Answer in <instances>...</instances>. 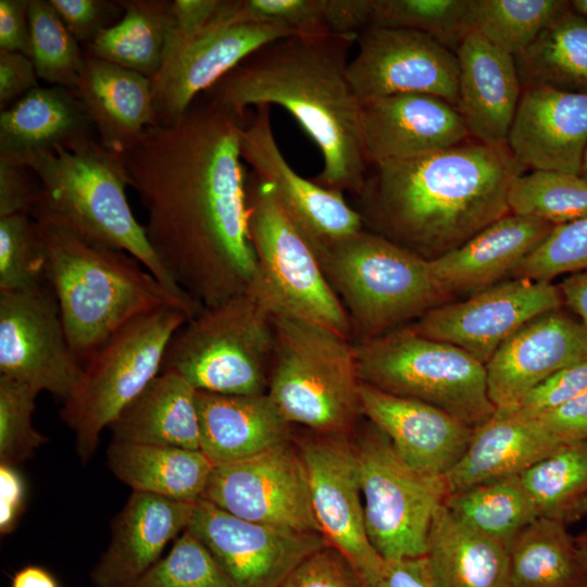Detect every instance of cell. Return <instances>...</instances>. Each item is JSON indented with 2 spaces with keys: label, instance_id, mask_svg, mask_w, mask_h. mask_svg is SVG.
<instances>
[{
  "label": "cell",
  "instance_id": "cell-12",
  "mask_svg": "<svg viewBox=\"0 0 587 587\" xmlns=\"http://www.w3.org/2000/svg\"><path fill=\"white\" fill-rule=\"evenodd\" d=\"M353 445L372 547L384 561L424 557L433 519L449 494L444 476L412 467L369 421Z\"/></svg>",
  "mask_w": 587,
  "mask_h": 587
},
{
  "label": "cell",
  "instance_id": "cell-41",
  "mask_svg": "<svg viewBox=\"0 0 587 587\" xmlns=\"http://www.w3.org/2000/svg\"><path fill=\"white\" fill-rule=\"evenodd\" d=\"M570 7L564 0H474L473 32L516 57Z\"/></svg>",
  "mask_w": 587,
  "mask_h": 587
},
{
  "label": "cell",
  "instance_id": "cell-56",
  "mask_svg": "<svg viewBox=\"0 0 587 587\" xmlns=\"http://www.w3.org/2000/svg\"><path fill=\"white\" fill-rule=\"evenodd\" d=\"M374 0H324L327 28L335 35H359L372 26Z\"/></svg>",
  "mask_w": 587,
  "mask_h": 587
},
{
  "label": "cell",
  "instance_id": "cell-43",
  "mask_svg": "<svg viewBox=\"0 0 587 587\" xmlns=\"http://www.w3.org/2000/svg\"><path fill=\"white\" fill-rule=\"evenodd\" d=\"M474 0H374L372 26L433 37L453 52L473 32Z\"/></svg>",
  "mask_w": 587,
  "mask_h": 587
},
{
  "label": "cell",
  "instance_id": "cell-32",
  "mask_svg": "<svg viewBox=\"0 0 587 587\" xmlns=\"http://www.w3.org/2000/svg\"><path fill=\"white\" fill-rule=\"evenodd\" d=\"M109 428L116 441L200 450L197 390L174 373H160Z\"/></svg>",
  "mask_w": 587,
  "mask_h": 587
},
{
  "label": "cell",
  "instance_id": "cell-46",
  "mask_svg": "<svg viewBox=\"0 0 587 587\" xmlns=\"http://www.w3.org/2000/svg\"><path fill=\"white\" fill-rule=\"evenodd\" d=\"M39 391L0 375V463L16 465L30 459L48 438L33 424Z\"/></svg>",
  "mask_w": 587,
  "mask_h": 587
},
{
  "label": "cell",
  "instance_id": "cell-35",
  "mask_svg": "<svg viewBox=\"0 0 587 587\" xmlns=\"http://www.w3.org/2000/svg\"><path fill=\"white\" fill-rule=\"evenodd\" d=\"M514 59L523 89L587 92V18L570 7Z\"/></svg>",
  "mask_w": 587,
  "mask_h": 587
},
{
  "label": "cell",
  "instance_id": "cell-30",
  "mask_svg": "<svg viewBox=\"0 0 587 587\" xmlns=\"http://www.w3.org/2000/svg\"><path fill=\"white\" fill-rule=\"evenodd\" d=\"M562 445L536 419L497 409L474 428L463 455L444 476L448 492L521 475Z\"/></svg>",
  "mask_w": 587,
  "mask_h": 587
},
{
  "label": "cell",
  "instance_id": "cell-53",
  "mask_svg": "<svg viewBox=\"0 0 587 587\" xmlns=\"http://www.w3.org/2000/svg\"><path fill=\"white\" fill-rule=\"evenodd\" d=\"M224 0L171 1L172 24L165 46L190 39L214 24L222 12Z\"/></svg>",
  "mask_w": 587,
  "mask_h": 587
},
{
  "label": "cell",
  "instance_id": "cell-50",
  "mask_svg": "<svg viewBox=\"0 0 587 587\" xmlns=\"http://www.w3.org/2000/svg\"><path fill=\"white\" fill-rule=\"evenodd\" d=\"M278 587H369L349 560L326 545L304 559Z\"/></svg>",
  "mask_w": 587,
  "mask_h": 587
},
{
  "label": "cell",
  "instance_id": "cell-33",
  "mask_svg": "<svg viewBox=\"0 0 587 587\" xmlns=\"http://www.w3.org/2000/svg\"><path fill=\"white\" fill-rule=\"evenodd\" d=\"M435 587H510L509 551L458 521L442 504L424 555Z\"/></svg>",
  "mask_w": 587,
  "mask_h": 587
},
{
  "label": "cell",
  "instance_id": "cell-39",
  "mask_svg": "<svg viewBox=\"0 0 587 587\" xmlns=\"http://www.w3.org/2000/svg\"><path fill=\"white\" fill-rule=\"evenodd\" d=\"M520 477L539 516L567 524L587 515V440L562 445Z\"/></svg>",
  "mask_w": 587,
  "mask_h": 587
},
{
  "label": "cell",
  "instance_id": "cell-2",
  "mask_svg": "<svg viewBox=\"0 0 587 587\" xmlns=\"http://www.w3.org/2000/svg\"><path fill=\"white\" fill-rule=\"evenodd\" d=\"M507 145L473 138L369 170L354 208L363 229L433 260L510 213L508 191L523 173Z\"/></svg>",
  "mask_w": 587,
  "mask_h": 587
},
{
  "label": "cell",
  "instance_id": "cell-26",
  "mask_svg": "<svg viewBox=\"0 0 587 587\" xmlns=\"http://www.w3.org/2000/svg\"><path fill=\"white\" fill-rule=\"evenodd\" d=\"M457 109L471 138L505 145L523 87L515 59L479 34H469L455 50Z\"/></svg>",
  "mask_w": 587,
  "mask_h": 587
},
{
  "label": "cell",
  "instance_id": "cell-54",
  "mask_svg": "<svg viewBox=\"0 0 587 587\" xmlns=\"http://www.w3.org/2000/svg\"><path fill=\"white\" fill-rule=\"evenodd\" d=\"M32 59L20 52L0 50V108L4 110L38 87Z\"/></svg>",
  "mask_w": 587,
  "mask_h": 587
},
{
  "label": "cell",
  "instance_id": "cell-9",
  "mask_svg": "<svg viewBox=\"0 0 587 587\" xmlns=\"http://www.w3.org/2000/svg\"><path fill=\"white\" fill-rule=\"evenodd\" d=\"M353 344L365 384L432 404L472 428L497 410L485 365L452 344L421 336L408 325Z\"/></svg>",
  "mask_w": 587,
  "mask_h": 587
},
{
  "label": "cell",
  "instance_id": "cell-5",
  "mask_svg": "<svg viewBox=\"0 0 587 587\" xmlns=\"http://www.w3.org/2000/svg\"><path fill=\"white\" fill-rule=\"evenodd\" d=\"M29 167L39 183L30 216L54 224L136 258L173 295L199 305L164 270L135 218L126 187L129 176L122 155L96 138L72 148H58L33 160Z\"/></svg>",
  "mask_w": 587,
  "mask_h": 587
},
{
  "label": "cell",
  "instance_id": "cell-23",
  "mask_svg": "<svg viewBox=\"0 0 587 587\" xmlns=\"http://www.w3.org/2000/svg\"><path fill=\"white\" fill-rule=\"evenodd\" d=\"M505 145L524 168L580 175L587 148V92L524 88Z\"/></svg>",
  "mask_w": 587,
  "mask_h": 587
},
{
  "label": "cell",
  "instance_id": "cell-55",
  "mask_svg": "<svg viewBox=\"0 0 587 587\" xmlns=\"http://www.w3.org/2000/svg\"><path fill=\"white\" fill-rule=\"evenodd\" d=\"M536 420L563 445L587 440V390Z\"/></svg>",
  "mask_w": 587,
  "mask_h": 587
},
{
  "label": "cell",
  "instance_id": "cell-42",
  "mask_svg": "<svg viewBox=\"0 0 587 587\" xmlns=\"http://www.w3.org/2000/svg\"><path fill=\"white\" fill-rule=\"evenodd\" d=\"M28 22L38 78L74 91L85 67V50L47 0H29Z\"/></svg>",
  "mask_w": 587,
  "mask_h": 587
},
{
  "label": "cell",
  "instance_id": "cell-62",
  "mask_svg": "<svg viewBox=\"0 0 587 587\" xmlns=\"http://www.w3.org/2000/svg\"><path fill=\"white\" fill-rule=\"evenodd\" d=\"M578 558L587 571V530L574 537Z\"/></svg>",
  "mask_w": 587,
  "mask_h": 587
},
{
  "label": "cell",
  "instance_id": "cell-7",
  "mask_svg": "<svg viewBox=\"0 0 587 587\" xmlns=\"http://www.w3.org/2000/svg\"><path fill=\"white\" fill-rule=\"evenodd\" d=\"M274 355L267 395L290 424L315 433H348L360 409L351 339L287 314H272Z\"/></svg>",
  "mask_w": 587,
  "mask_h": 587
},
{
  "label": "cell",
  "instance_id": "cell-17",
  "mask_svg": "<svg viewBox=\"0 0 587 587\" xmlns=\"http://www.w3.org/2000/svg\"><path fill=\"white\" fill-rule=\"evenodd\" d=\"M346 434L319 433L301 440L299 449L321 535L349 560L369 587H375L385 561L366 534L357 454Z\"/></svg>",
  "mask_w": 587,
  "mask_h": 587
},
{
  "label": "cell",
  "instance_id": "cell-47",
  "mask_svg": "<svg viewBox=\"0 0 587 587\" xmlns=\"http://www.w3.org/2000/svg\"><path fill=\"white\" fill-rule=\"evenodd\" d=\"M587 271V216L553 226L519 264L514 278L551 282L561 274Z\"/></svg>",
  "mask_w": 587,
  "mask_h": 587
},
{
  "label": "cell",
  "instance_id": "cell-24",
  "mask_svg": "<svg viewBox=\"0 0 587 587\" xmlns=\"http://www.w3.org/2000/svg\"><path fill=\"white\" fill-rule=\"evenodd\" d=\"M361 414L390 440L415 470L445 476L461 459L474 428L426 402L396 396L361 382Z\"/></svg>",
  "mask_w": 587,
  "mask_h": 587
},
{
  "label": "cell",
  "instance_id": "cell-10",
  "mask_svg": "<svg viewBox=\"0 0 587 587\" xmlns=\"http://www.w3.org/2000/svg\"><path fill=\"white\" fill-rule=\"evenodd\" d=\"M248 232L255 255L249 290L272 314L312 322L352 340L348 315L320 260L279 205L271 184L248 176Z\"/></svg>",
  "mask_w": 587,
  "mask_h": 587
},
{
  "label": "cell",
  "instance_id": "cell-6",
  "mask_svg": "<svg viewBox=\"0 0 587 587\" xmlns=\"http://www.w3.org/2000/svg\"><path fill=\"white\" fill-rule=\"evenodd\" d=\"M352 329V341L407 326L446 303L426 260L362 229L314 250Z\"/></svg>",
  "mask_w": 587,
  "mask_h": 587
},
{
  "label": "cell",
  "instance_id": "cell-22",
  "mask_svg": "<svg viewBox=\"0 0 587 587\" xmlns=\"http://www.w3.org/2000/svg\"><path fill=\"white\" fill-rule=\"evenodd\" d=\"M587 358V329L560 309L532 320L485 364L496 409H509L559 370Z\"/></svg>",
  "mask_w": 587,
  "mask_h": 587
},
{
  "label": "cell",
  "instance_id": "cell-31",
  "mask_svg": "<svg viewBox=\"0 0 587 587\" xmlns=\"http://www.w3.org/2000/svg\"><path fill=\"white\" fill-rule=\"evenodd\" d=\"M200 450L216 465L287 441L290 423L267 394L197 391Z\"/></svg>",
  "mask_w": 587,
  "mask_h": 587
},
{
  "label": "cell",
  "instance_id": "cell-63",
  "mask_svg": "<svg viewBox=\"0 0 587 587\" xmlns=\"http://www.w3.org/2000/svg\"><path fill=\"white\" fill-rule=\"evenodd\" d=\"M570 3L575 12L587 18V0H573Z\"/></svg>",
  "mask_w": 587,
  "mask_h": 587
},
{
  "label": "cell",
  "instance_id": "cell-29",
  "mask_svg": "<svg viewBox=\"0 0 587 587\" xmlns=\"http://www.w3.org/2000/svg\"><path fill=\"white\" fill-rule=\"evenodd\" d=\"M74 93L99 141L116 154L158 124L150 78L87 53Z\"/></svg>",
  "mask_w": 587,
  "mask_h": 587
},
{
  "label": "cell",
  "instance_id": "cell-28",
  "mask_svg": "<svg viewBox=\"0 0 587 587\" xmlns=\"http://www.w3.org/2000/svg\"><path fill=\"white\" fill-rule=\"evenodd\" d=\"M74 91L38 86L0 113V160L27 166L58 148L95 138Z\"/></svg>",
  "mask_w": 587,
  "mask_h": 587
},
{
  "label": "cell",
  "instance_id": "cell-15",
  "mask_svg": "<svg viewBox=\"0 0 587 587\" xmlns=\"http://www.w3.org/2000/svg\"><path fill=\"white\" fill-rule=\"evenodd\" d=\"M202 499L251 522L320 533L304 462L288 441L214 465Z\"/></svg>",
  "mask_w": 587,
  "mask_h": 587
},
{
  "label": "cell",
  "instance_id": "cell-45",
  "mask_svg": "<svg viewBox=\"0 0 587 587\" xmlns=\"http://www.w3.org/2000/svg\"><path fill=\"white\" fill-rule=\"evenodd\" d=\"M129 587H235L209 549L189 529L171 551Z\"/></svg>",
  "mask_w": 587,
  "mask_h": 587
},
{
  "label": "cell",
  "instance_id": "cell-16",
  "mask_svg": "<svg viewBox=\"0 0 587 587\" xmlns=\"http://www.w3.org/2000/svg\"><path fill=\"white\" fill-rule=\"evenodd\" d=\"M348 79L360 103L402 93L441 98L457 108L455 52L411 29L371 26L355 40Z\"/></svg>",
  "mask_w": 587,
  "mask_h": 587
},
{
  "label": "cell",
  "instance_id": "cell-1",
  "mask_svg": "<svg viewBox=\"0 0 587 587\" xmlns=\"http://www.w3.org/2000/svg\"><path fill=\"white\" fill-rule=\"evenodd\" d=\"M243 121L207 100L148 127L122 154L147 211L148 241L166 273L203 308L251 285Z\"/></svg>",
  "mask_w": 587,
  "mask_h": 587
},
{
  "label": "cell",
  "instance_id": "cell-51",
  "mask_svg": "<svg viewBox=\"0 0 587 587\" xmlns=\"http://www.w3.org/2000/svg\"><path fill=\"white\" fill-rule=\"evenodd\" d=\"M67 29L80 43L87 46L104 28L113 25L124 9L120 1L105 0H48Z\"/></svg>",
  "mask_w": 587,
  "mask_h": 587
},
{
  "label": "cell",
  "instance_id": "cell-25",
  "mask_svg": "<svg viewBox=\"0 0 587 587\" xmlns=\"http://www.w3.org/2000/svg\"><path fill=\"white\" fill-rule=\"evenodd\" d=\"M195 502L133 491L111 522L107 549L90 572L95 587H129L187 529Z\"/></svg>",
  "mask_w": 587,
  "mask_h": 587
},
{
  "label": "cell",
  "instance_id": "cell-8",
  "mask_svg": "<svg viewBox=\"0 0 587 587\" xmlns=\"http://www.w3.org/2000/svg\"><path fill=\"white\" fill-rule=\"evenodd\" d=\"M273 355L272 313L247 289L187 321L171 339L160 373H174L197 391L261 395Z\"/></svg>",
  "mask_w": 587,
  "mask_h": 587
},
{
  "label": "cell",
  "instance_id": "cell-21",
  "mask_svg": "<svg viewBox=\"0 0 587 587\" xmlns=\"http://www.w3.org/2000/svg\"><path fill=\"white\" fill-rule=\"evenodd\" d=\"M361 130L370 167L422 157L470 138L453 104L424 93L361 103Z\"/></svg>",
  "mask_w": 587,
  "mask_h": 587
},
{
  "label": "cell",
  "instance_id": "cell-44",
  "mask_svg": "<svg viewBox=\"0 0 587 587\" xmlns=\"http://www.w3.org/2000/svg\"><path fill=\"white\" fill-rule=\"evenodd\" d=\"M47 283V249L38 222L28 214L0 217V291Z\"/></svg>",
  "mask_w": 587,
  "mask_h": 587
},
{
  "label": "cell",
  "instance_id": "cell-20",
  "mask_svg": "<svg viewBox=\"0 0 587 587\" xmlns=\"http://www.w3.org/2000/svg\"><path fill=\"white\" fill-rule=\"evenodd\" d=\"M240 130V154L261 180L271 184L276 199L313 249L363 229L359 212L344 193L296 173L280 152L271 126L270 105H260Z\"/></svg>",
  "mask_w": 587,
  "mask_h": 587
},
{
  "label": "cell",
  "instance_id": "cell-34",
  "mask_svg": "<svg viewBox=\"0 0 587 587\" xmlns=\"http://www.w3.org/2000/svg\"><path fill=\"white\" fill-rule=\"evenodd\" d=\"M107 462L133 491L186 502L202 498L215 465L201 450L116 440L108 448Z\"/></svg>",
  "mask_w": 587,
  "mask_h": 587
},
{
  "label": "cell",
  "instance_id": "cell-36",
  "mask_svg": "<svg viewBox=\"0 0 587 587\" xmlns=\"http://www.w3.org/2000/svg\"><path fill=\"white\" fill-rule=\"evenodd\" d=\"M508 551L510 587H587V571L562 521L538 517Z\"/></svg>",
  "mask_w": 587,
  "mask_h": 587
},
{
  "label": "cell",
  "instance_id": "cell-19",
  "mask_svg": "<svg viewBox=\"0 0 587 587\" xmlns=\"http://www.w3.org/2000/svg\"><path fill=\"white\" fill-rule=\"evenodd\" d=\"M209 549L235 587H278L309 555L327 545L320 533L251 522L205 499L187 527Z\"/></svg>",
  "mask_w": 587,
  "mask_h": 587
},
{
  "label": "cell",
  "instance_id": "cell-4",
  "mask_svg": "<svg viewBox=\"0 0 587 587\" xmlns=\"http://www.w3.org/2000/svg\"><path fill=\"white\" fill-rule=\"evenodd\" d=\"M38 224L47 249V282L68 344L83 363L141 315L173 307L192 319L203 309L173 295L126 251L59 225Z\"/></svg>",
  "mask_w": 587,
  "mask_h": 587
},
{
  "label": "cell",
  "instance_id": "cell-59",
  "mask_svg": "<svg viewBox=\"0 0 587 587\" xmlns=\"http://www.w3.org/2000/svg\"><path fill=\"white\" fill-rule=\"evenodd\" d=\"M375 587H435L424 557L385 561Z\"/></svg>",
  "mask_w": 587,
  "mask_h": 587
},
{
  "label": "cell",
  "instance_id": "cell-40",
  "mask_svg": "<svg viewBox=\"0 0 587 587\" xmlns=\"http://www.w3.org/2000/svg\"><path fill=\"white\" fill-rule=\"evenodd\" d=\"M510 213L553 226L587 216V178L579 174L532 171L516 176L508 191Z\"/></svg>",
  "mask_w": 587,
  "mask_h": 587
},
{
  "label": "cell",
  "instance_id": "cell-37",
  "mask_svg": "<svg viewBox=\"0 0 587 587\" xmlns=\"http://www.w3.org/2000/svg\"><path fill=\"white\" fill-rule=\"evenodd\" d=\"M123 15L85 46L87 54L149 78L159 71L172 24L171 1H120Z\"/></svg>",
  "mask_w": 587,
  "mask_h": 587
},
{
  "label": "cell",
  "instance_id": "cell-27",
  "mask_svg": "<svg viewBox=\"0 0 587 587\" xmlns=\"http://www.w3.org/2000/svg\"><path fill=\"white\" fill-rule=\"evenodd\" d=\"M553 225L509 213L460 247L429 260L438 289L449 300L484 290L519 264L546 238Z\"/></svg>",
  "mask_w": 587,
  "mask_h": 587
},
{
  "label": "cell",
  "instance_id": "cell-58",
  "mask_svg": "<svg viewBox=\"0 0 587 587\" xmlns=\"http://www.w3.org/2000/svg\"><path fill=\"white\" fill-rule=\"evenodd\" d=\"M23 477L13 465L0 463V533L14 530L25 504Z\"/></svg>",
  "mask_w": 587,
  "mask_h": 587
},
{
  "label": "cell",
  "instance_id": "cell-61",
  "mask_svg": "<svg viewBox=\"0 0 587 587\" xmlns=\"http://www.w3.org/2000/svg\"><path fill=\"white\" fill-rule=\"evenodd\" d=\"M11 587H60V585L45 567L26 565L14 574Z\"/></svg>",
  "mask_w": 587,
  "mask_h": 587
},
{
  "label": "cell",
  "instance_id": "cell-49",
  "mask_svg": "<svg viewBox=\"0 0 587 587\" xmlns=\"http://www.w3.org/2000/svg\"><path fill=\"white\" fill-rule=\"evenodd\" d=\"M587 390V358L567 365L529 390L508 411L524 419H536Z\"/></svg>",
  "mask_w": 587,
  "mask_h": 587
},
{
  "label": "cell",
  "instance_id": "cell-14",
  "mask_svg": "<svg viewBox=\"0 0 587 587\" xmlns=\"http://www.w3.org/2000/svg\"><path fill=\"white\" fill-rule=\"evenodd\" d=\"M84 363L72 350L49 283L0 291V375L47 391L64 402Z\"/></svg>",
  "mask_w": 587,
  "mask_h": 587
},
{
  "label": "cell",
  "instance_id": "cell-60",
  "mask_svg": "<svg viewBox=\"0 0 587 587\" xmlns=\"http://www.w3.org/2000/svg\"><path fill=\"white\" fill-rule=\"evenodd\" d=\"M559 289L563 302L578 315L587 329V271L565 277Z\"/></svg>",
  "mask_w": 587,
  "mask_h": 587
},
{
  "label": "cell",
  "instance_id": "cell-3",
  "mask_svg": "<svg viewBox=\"0 0 587 587\" xmlns=\"http://www.w3.org/2000/svg\"><path fill=\"white\" fill-rule=\"evenodd\" d=\"M358 36L290 35L268 42L210 88L208 101L241 121L250 107L284 108L322 153L324 166L313 180L357 196L370 170L361 103L348 79Z\"/></svg>",
  "mask_w": 587,
  "mask_h": 587
},
{
  "label": "cell",
  "instance_id": "cell-13",
  "mask_svg": "<svg viewBox=\"0 0 587 587\" xmlns=\"http://www.w3.org/2000/svg\"><path fill=\"white\" fill-rule=\"evenodd\" d=\"M232 0H224L218 20L197 36L165 46L163 61L151 80L157 123L171 124L253 52L292 34L259 22L235 21Z\"/></svg>",
  "mask_w": 587,
  "mask_h": 587
},
{
  "label": "cell",
  "instance_id": "cell-64",
  "mask_svg": "<svg viewBox=\"0 0 587 587\" xmlns=\"http://www.w3.org/2000/svg\"><path fill=\"white\" fill-rule=\"evenodd\" d=\"M580 175L587 178V148L585 150L584 158H583Z\"/></svg>",
  "mask_w": 587,
  "mask_h": 587
},
{
  "label": "cell",
  "instance_id": "cell-52",
  "mask_svg": "<svg viewBox=\"0 0 587 587\" xmlns=\"http://www.w3.org/2000/svg\"><path fill=\"white\" fill-rule=\"evenodd\" d=\"M33 171L17 163L0 160V217L28 214L39 192Z\"/></svg>",
  "mask_w": 587,
  "mask_h": 587
},
{
  "label": "cell",
  "instance_id": "cell-18",
  "mask_svg": "<svg viewBox=\"0 0 587 587\" xmlns=\"http://www.w3.org/2000/svg\"><path fill=\"white\" fill-rule=\"evenodd\" d=\"M562 303L559 286L551 282L513 278L465 300L440 304L408 326L465 350L485 365L522 326Z\"/></svg>",
  "mask_w": 587,
  "mask_h": 587
},
{
  "label": "cell",
  "instance_id": "cell-38",
  "mask_svg": "<svg viewBox=\"0 0 587 587\" xmlns=\"http://www.w3.org/2000/svg\"><path fill=\"white\" fill-rule=\"evenodd\" d=\"M444 505L467 527L507 547L540 517L520 475L453 491L446 497Z\"/></svg>",
  "mask_w": 587,
  "mask_h": 587
},
{
  "label": "cell",
  "instance_id": "cell-48",
  "mask_svg": "<svg viewBox=\"0 0 587 587\" xmlns=\"http://www.w3.org/2000/svg\"><path fill=\"white\" fill-rule=\"evenodd\" d=\"M238 21L278 25L295 35L330 34L324 15V0H237Z\"/></svg>",
  "mask_w": 587,
  "mask_h": 587
},
{
  "label": "cell",
  "instance_id": "cell-11",
  "mask_svg": "<svg viewBox=\"0 0 587 587\" xmlns=\"http://www.w3.org/2000/svg\"><path fill=\"white\" fill-rule=\"evenodd\" d=\"M189 320L173 307L141 315L84 363L78 384L59 412L74 433L82 464L92 459L102 430L160 374L171 339Z\"/></svg>",
  "mask_w": 587,
  "mask_h": 587
},
{
  "label": "cell",
  "instance_id": "cell-57",
  "mask_svg": "<svg viewBox=\"0 0 587 587\" xmlns=\"http://www.w3.org/2000/svg\"><path fill=\"white\" fill-rule=\"evenodd\" d=\"M29 0H0V50L30 58Z\"/></svg>",
  "mask_w": 587,
  "mask_h": 587
}]
</instances>
